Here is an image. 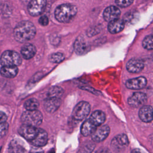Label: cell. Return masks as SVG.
<instances>
[{
  "label": "cell",
  "instance_id": "obj_1",
  "mask_svg": "<svg viewBox=\"0 0 153 153\" xmlns=\"http://www.w3.org/2000/svg\"><path fill=\"white\" fill-rule=\"evenodd\" d=\"M36 34V29L33 24L29 21L20 22L14 28V36L16 41L26 42L32 39Z\"/></svg>",
  "mask_w": 153,
  "mask_h": 153
},
{
  "label": "cell",
  "instance_id": "obj_2",
  "mask_svg": "<svg viewBox=\"0 0 153 153\" xmlns=\"http://www.w3.org/2000/svg\"><path fill=\"white\" fill-rule=\"evenodd\" d=\"M76 7L71 4H63L58 6L54 11V16L57 20L62 23L70 22L76 15Z\"/></svg>",
  "mask_w": 153,
  "mask_h": 153
},
{
  "label": "cell",
  "instance_id": "obj_3",
  "mask_svg": "<svg viewBox=\"0 0 153 153\" xmlns=\"http://www.w3.org/2000/svg\"><path fill=\"white\" fill-rule=\"evenodd\" d=\"M21 120L23 124L36 127L41 124L42 115L38 110L26 111L22 115Z\"/></svg>",
  "mask_w": 153,
  "mask_h": 153
},
{
  "label": "cell",
  "instance_id": "obj_4",
  "mask_svg": "<svg viewBox=\"0 0 153 153\" xmlns=\"http://www.w3.org/2000/svg\"><path fill=\"white\" fill-rule=\"evenodd\" d=\"M0 63L2 66H16L22 63V58L20 54L11 50L4 51L0 59Z\"/></svg>",
  "mask_w": 153,
  "mask_h": 153
},
{
  "label": "cell",
  "instance_id": "obj_5",
  "mask_svg": "<svg viewBox=\"0 0 153 153\" xmlns=\"http://www.w3.org/2000/svg\"><path fill=\"white\" fill-rule=\"evenodd\" d=\"M90 111V104L84 101L79 102L74 108L72 116L76 120H82L88 115Z\"/></svg>",
  "mask_w": 153,
  "mask_h": 153
},
{
  "label": "cell",
  "instance_id": "obj_6",
  "mask_svg": "<svg viewBox=\"0 0 153 153\" xmlns=\"http://www.w3.org/2000/svg\"><path fill=\"white\" fill-rule=\"evenodd\" d=\"M128 145V140L126 134H120L113 138L111 142V147L115 151H121L125 149Z\"/></svg>",
  "mask_w": 153,
  "mask_h": 153
},
{
  "label": "cell",
  "instance_id": "obj_7",
  "mask_svg": "<svg viewBox=\"0 0 153 153\" xmlns=\"http://www.w3.org/2000/svg\"><path fill=\"white\" fill-rule=\"evenodd\" d=\"M47 2L44 0H33L28 5L27 10L29 14L32 16L40 15L44 11Z\"/></svg>",
  "mask_w": 153,
  "mask_h": 153
},
{
  "label": "cell",
  "instance_id": "obj_8",
  "mask_svg": "<svg viewBox=\"0 0 153 153\" xmlns=\"http://www.w3.org/2000/svg\"><path fill=\"white\" fill-rule=\"evenodd\" d=\"M38 132V128L35 127L23 124L19 128V134L29 141L33 140Z\"/></svg>",
  "mask_w": 153,
  "mask_h": 153
},
{
  "label": "cell",
  "instance_id": "obj_9",
  "mask_svg": "<svg viewBox=\"0 0 153 153\" xmlns=\"http://www.w3.org/2000/svg\"><path fill=\"white\" fill-rule=\"evenodd\" d=\"M147 100L146 95L142 92L134 93L128 99V105L133 108H137L143 105Z\"/></svg>",
  "mask_w": 153,
  "mask_h": 153
},
{
  "label": "cell",
  "instance_id": "obj_10",
  "mask_svg": "<svg viewBox=\"0 0 153 153\" xmlns=\"http://www.w3.org/2000/svg\"><path fill=\"white\" fill-rule=\"evenodd\" d=\"M110 128L107 125H102L96 128L91 135V138L94 142H99L105 139L109 135Z\"/></svg>",
  "mask_w": 153,
  "mask_h": 153
},
{
  "label": "cell",
  "instance_id": "obj_11",
  "mask_svg": "<svg viewBox=\"0 0 153 153\" xmlns=\"http://www.w3.org/2000/svg\"><path fill=\"white\" fill-rule=\"evenodd\" d=\"M146 84V79L144 76H139L127 80L126 86L129 89L140 90L144 88Z\"/></svg>",
  "mask_w": 153,
  "mask_h": 153
},
{
  "label": "cell",
  "instance_id": "obj_12",
  "mask_svg": "<svg viewBox=\"0 0 153 153\" xmlns=\"http://www.w3.org/2000/svg\"><path fill=\"white\" fill-rule=\"evenodd\" d=\"M120 13L121 11L118 7L114 5H111L105 8L103 11V16L106 22H111L115 20L118 19Z\"/></svg>",
  "mask_w": 153,
  "mask_h": 153
},
{
  "label": "cell",
  "instance_id": "obj_13",
  "mask_svg": "<svg viewBox=\"0 0 153 153\" xmlns=\"http://www.w3.org/2000/svg\"><path fill=\"white\" fill-rule=\"evenodd\" d=\"M144 64L141 59L133 58L129 60L126 65L127 70L131 73H138L143 70Z\"/></svg>",
  "mask_w": 153,
  "mask_h": 153
},
{
  "label": "cell",
  "instance_id": "obj_14",
  "mask_svg": "<svg viewBox=\"0 0 153 153\" xmlns=\"http://www.w3.org/2000/svg\"><path fill=\"white\" fill-rule=\"evenodd\" d=\"M60 100L59 98L48 97L44 102V107L49 113L55 112L60 106Z\"/></svg>",
  "mask_w": 153,
  "mask_h": 153
},
{
  "label": "cell",
  "instance_id": "obj_15",
  "mask_svg": "<svg viewBox=\"0 0 153 153\" xmlns=\"http://www.w3.org/2000/svg\"><path fill=\"white\" fill-rule=\"evenodd\" d=\"M139 117L143 122H151L153 120V108L149 105L143 106L139 110Z\"/></svg>",
  "mask_w": 153,
  "mask_h": 153
},
{
  "label": "cell",
  "instance_id": "obj_16",
  "mask_svg": "<svg viewBox=\"0 0 153 153\" xmlns=\"http://www.w3.org/2000/svg\"><path fill=\"white\" fill-rule=\"evenodd\" d=\"M48 140L47 133L42 128H38V132L35 139L31 141L32 145L36 146H44Z\"/></svg>",
  "mask_w": 153,
  "mask_h": 153
},
{
  "label": "cell",
  "instance_id": "obj_17",
  "mask_svg": "<svg viewBox=\"0 0 153 153\" xmlns=\"http://www.w3.org/2000/svg\"><path fill=\"white\" fill-rule=\"evenodd\" d=\"M8 151L9 153H26V148L22 141L14 139L9 144Z\"/></svg>",
  "mask_w": 153,
  "mask_h": 153
},
{
  "label": "cell",
  "instance_id": "obj_18",
  "mask_svg": "<svg viewBox=\"0 0 153 153\" xmlns=\"http://www.w3.org/2000/svg\"><path fill=\"white\" fill-rule=\"evenodd\" d=\"M124 25L125 22L123 20L117 19L109 23L108 29L111 33H117L123 30Z\"/></svg>",
  "mask_w": 153,
  "mask_h": 153
},
{
  "label": "cell",
  "instance_id": "obj_19",
  "mask_svg": "<svg viewBox=\"0 0 153 153\" xmlns=\"http://www.w3.org/2000/svg\"><path fill=\"white\" fill-rule=\"evenodd\" d=\"M106 117L105 114L103 112L100 110H97L94 111L89 120L97 127V126H100L105 121Z\"/></svg>",
  "mask_w": 153,
  "mask_h": 153
},
{
  "label": "cell",
  "instance_id": "obj_20",
  "mask_svg": "<svg viewBox=\"0 0 153 153\" xmlns=\"http://www.w3.org/2000/svg\"><path fill=\"white\" fill-rule=\"evenodd\" d=\"M96 128L97 127L88 119L82 123L81 127V132L83 136H88L89 135H92Z\"/></svg>",
  "mask_w": 153,
  "mask_h": 153
},
{
  "label": "cell",
  "instance_id": "obj_21",
  "mask_svg": "<svg viewBox=\"0 0 153 153\" xmlns=\"http://www.w3.org/2000/svg\"><path fill=\"white\" fill-rule=\"evenodd\" d=\"M74 50L77 54L81 55L85 53L88 50V46L85 41L81 38H78L74 45Z\"/></svg>",
  "mask_w": 153,
  "mask_h": 153
},
{
  "label": "cell",
  "instance_id": "obj_22",
  "mask_svg": "<svg viewBox=\"0 0 153 153\" xmlns=\"http://www.w3.org/2000/svg\"><path fill=\"white\" fill-rule=\"evenodd\" d=\"M36 51V50L35 47L31 44H25L21 49L22 56L26 59L32 58L35 56Z\"/></svg>",
  "mask_w": 153,
  "mask_h": 153
},
{
  "label": "cell",
  "instance_id": "obj_23",
  "mask_svg": "<svg viewBox=\"0 0 153 153\" xmlns=\"http://www.w3.org/2000/svg\"><path fill=\"white\" fill-rule=\"evenodd\" d=\"M2 76L6 78H14L18 73V68L16 66H2L0 70Z\"/></svg>",
  "mask_w": 153,
  "mask_h": 153
},
{
  "label": "cell",
  "instance_id": "obj_24",
  "mask_svg": "<svg viewBox=\"0 0 153 153\" xmlns=\"http://www.w3.org/2000/svg\"><path fill=\"white\" fill-rule=\"evenodd\" d=\"M63 90L60 87L54 86L49 90L47 94L48 97H55L60 99V97L63 95Z\"/></svg>",
  "mask_w": 153,
  "mask_h": 153
},
{
  "label": "cell",
  "instance_id": "obj_25",
  "mask_svg": "<svg viewBox=\"0 0 153 153\" xmlns=\"http://www.w3.org/2000/svg\"><path fill=\"white\" fill-rule=\"evenodd\" d=\"M24 107L26 111H35L39 107V102L36 99L31 98L25 102Z\"/></svg>",
  "mask_w": 153,
  "mask_h": 153
},
{
  "label": "cell",
  "instance_id": "obj_26",
  "mask_svg": "<svg viewBox=\"0 0 153 153\" xmlns=\"http://www.w3.org/2000/svg\"><path fill=\"white\" fill-rule=\"evenodd\" d=\"M142 45L146 50H153V35L146 36L143 40Z\"/></svg>",
  "mask_w": 153,
  "mask_h": 153
},
{
  "label": "cell",
  "instance_id": "obj_27",
  "mask_svg": "<svg viewBox=\"0 0 153 153\" xmlns=\"http://www.w3.org/2000/svg\"><path fill=\"white\" fill-rule=\"evenodd\" d=\"M138 19V14L133 12H128L124 16V22L127 23H134L135 20H137Z\"/></svg>",
  "mask_w": 153,
  "mask_h": 153
},
{
  "label": "cell",
  "instance_id": "obj_28",
  "mask_svg": "<svg viewBox=\"0 0 153 153\" xmlns=\"http://www.w3.org/2000/svg\"><path fill=\"white\" fill-rule=\"evenodd\" d=\"M65 59V56L63 54L61 53H55L50 55L49 57V60L52 63H60Z\"/></svg>",
  "mask_w": 153,
  "mask_h": 153
},
{
  "label": "cell",
  "instance_id": "obj_29",
  "mask_svg": "<svg viewBox=\"0 0 153 153\" xmlns=\"http://www.w3.org/2000/svg\"><path fill=\"white\" fill-rule=\"evenodd\" d=\"M8 124L7 123H0V139H2L7 133Z\"/></svg>",
  "mask_w": 153,
  "mask_h": 153
},
{
  "label": "cell",
  "instance_id": "obj_30",
  "mask_svg": "<svg viewBox=\"0 0 153 153\" xmlns=\"http://www.w3.org/2000/svg\"><path fill=\"white\" fill-rule=\"evenodd\" d=\"M133 2L131 0H118L115 1L116 4L120 7H127Z\"/></svg>",
  "mask_w": 153,
  "mask_h": 153
},
{
  "label": "cell",
  "instance_id": "obj_31",
  "mask_svg": "<svg viewBox=\"0 0 153 153\" xmlns=\"http://www.w3.org/2000/svg\"><path fill=\"white\" fill-rule=\"evenodd\" d=\"M94 145H92L91 143L85 145L82 149H81L80 153H90L94 149Z\"/></svg>",
  "mask_w": 153,
  "mask_h": 153
},
{
  "label": "cell",
  "instance_id": "obj_32",
  "mask_svg": "<svg viewBox=\"0 0 153 153\" xmlns=\"http://www.w3.org/2000/svg\"><path fill=\"white\" fill-rule=\"evenodd\" d=\"M39 23L42 26H47L48 24V19L46 16H42L39 19Z\"/></svg>",
  "mask_w": 153,
  "mask_h": 153
},
{
  "label": "cell",
  "instance_id": "obj_33",
  "mask_svg": "<svg viewBox=\"0 0 153 153\" xmlns=\"http://www.w3.org/2000/svg\"><path fill=\"white\" fill-rule=\"evenodd\" d=\"M7 117L5 114L2 111H0V123H6Z\"/></svg>",
  "mask_w": 153,
  "mask_h": 153
},
{
  "label": "cell",
  "instance_id": "obj_34",
  "mask_svg": "<svg viewBox=\"0 0 153 153\" xmlns=\"http://www.w3.org/2000/svg\"><path fill=\"white\" fill-rule=\"evenodd\" d=\"M96 153H111L110 151L107 148H100Z\"/></svg>",
  "mask_w": 153,
  "mask_h": 153
},
{
  "label": "cell",
  "instance_id": "obj_35",
  "mask_svg": "<svg viewBox=\"0 0 153 153\" xmlns=\"http://www.w3.org/2000/svg\"><path fill=\"white\" fill-rule=\"evenodd\" d=\"M131 153H143V152H142V151L140 149H133Z\"/></svg>",
  "mask_w": 153,
  "mask_h": 153
},
{
  "label": "cell",
  "instance_id": "obj_36",
  "mask_svg": "<svg viewBox=\"0 0 153 153\" xmlns=\"http://www.w3.org/2000/svg\"><path fill=\"white\" fill-rule=\"evenodd\" d=\"M37 153H42V152H37Z\"/></svg>",
  "mask_w": 153,
  "mask_h": 153
}]
</instances>
